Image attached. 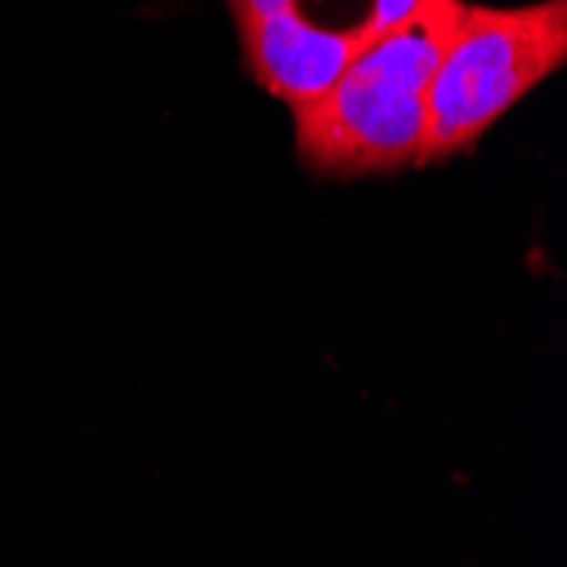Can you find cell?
<instances>
[{"label":"cell","mask_w":567,"mask_h":567,"mask_svg":"<svg viewBox=\"0 0 567 567\" xmlns=\"http://www.w3.org/2000/svg\"><path fill=\"white\" fill-rule=\"evenodd\" d=\"M419 0H371L368 4V24H364V41H371L374 34H381L384 28L398 24L404 14H411Z\"/></svg>","instance_id":"277c9868"},{"label":"cell","mask_w":567,"mask_h":567,"mask_svg":"<svg viewBox=\"0 0 567 567\" xmlns=\"http://www.w3.org/2000/svg\"><path fill=\"white\" fill-rule=\"evenodd\" d=\"M567 65V0L466 4L425 95L419 167L470 153L513 106Z\"/></svg>","instance_id":"7a4b0ae2"},{"label":"cell","mask_w":567,"mask_h":567,"mask_svg":"<svg viewBox=\"0 0 567 567\" xmlns=\"http://www.w3.org/2000/svg\"><path fill=\"white\" fill-rule=\"evenodd\" d=\"M235 24L241 21H266V18H279L289 11H299V0H228Z\"/></svg>","instance_id":"5b68a950"},{"label":"cell","mask_w":567,"mask_h":567,"mask_svg":"<svg viewBox=\"0 0 567 567\" xmlns=\"http://www.w3.org/2000/svg\"><path fill=\"white\" fill-rule=\"evenodd\" d=\"M248 75L289 110L320 99L343 75L357 48L364 44L353 28H327L302 11L266 21L235 24Z\"/></svg>","instance_id":"3957f363"},{"label":"cell","mask_w":567,"mask_h":567,"mask_svg":"<svg viewBox=\"0 0 567 567\" xmlns=\"http://www.w3.org/2000/svg\"><path fill=\"white\" fill-rule=\"evenodd\" d=\"M466 0H419L357 48L320 99L292 110L299 164L333 181L419 167L425 95Z\"/></svg>","instance_id":"6da1fadb"}]
</instances>
